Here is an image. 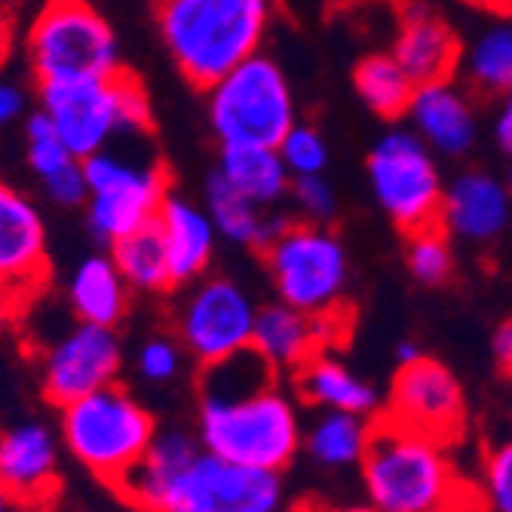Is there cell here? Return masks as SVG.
<instances>
[{"label": "cell", "instance_id": "cell-3", "mask_svg": "<svg viewBox=\"0 0 512 512\" xmlns=\"http://www.w3.org/2000/svg\"><path fill=\"white\" fill-rule=\"evenodd\" d=\"M273 0H166L160 34L178 71L212 86L261 50Z\"/></svg>", "mask_w": 512, "mask_h": 512}, {"label": "cell", "instance_id": "cell-30", "mask_svg": "<svg viewBox=\"0 0 512 512\" xmlns=\"http://www.w3.org/2000/svg\"><path fill=\"white\" fill-rule=\"evenodd\" d=\"M356 92L378 117L396 120L408 114L414 83L393 56H368L356 65Z\"/></svg>", "mask_w": 512, "mask_h": 512}, {"label": "cell", "instance_id": "cell-16", "mask_svg": "<svg viewBox=\"0 0 512 512\" xmlns=\"http://www.w3.org/2000/svg\"><path fill=\"white\" fill-rule=\"evenodd\" d=\"M62 439L40 421H25L0 433V488L19 506H40L59 485Z\"/></svg>", "mask_w": 512, "mask_h": 512}, {"label": "cell", "instance_id": "cell-25", "mask_svg": "<svg viewBox=\"0 0 512 512\" xmlns=\"http://www.w3.org/2000/svg\"><path fill=\"white\" fill-rule=\"evenodd\" d=\"M203 209L224 240L237 243V246H252L261 252L289 227L286 218H267L261 206L246 200L237 188H230L218 169L206 178V206Z\"/></svg>", "mask_w": 512, "mask_h": 512}, {"label": "cell", "instance_id": "cell-10", "mask_svg": "<svg viewBox=\"0 0 512 512\" xmlns=\"http://www.w3.org/2000/svg\"><path fill=\"white\" fill-rule=\"evenodd\" d=\"M283 509V479L279 473L252 470L215 457L200 448V454L184 467L154 512H279Z\"/></svg>", "mask_w": 512, "mask_h": 512}, {"label": "cell", "instance_id": "cell-46", "mask_svg": "<svg viewBox=\"0 0 512 512\" xmlns=\"http://www.w3.org/2000/svg\"><path fill=\"white\" fill-rule=\"evenodd\" d=\"M476 4H491V7H503V4H506V7H509L512 0H476Z\"/></svg>", "mask_w": 512, "mask_h": 512}, {"label": "cell", "instance_id": "cell-6", "mask_svg": "<svg viewBox=\"0 0 512 512\" xmlns=\"http://www.w3.org/2000/svg\"><path fill=\"white\" fill-rule=\"evenodd\" d=\"M28 59L37 83L120 71L117 37L89 0H50L28 31Z\"/></svg>", "mask_w": 512, "mask_h": 512}, {"label": "cell", "instance_id": "cell-39", "mask_svg": "<svg viewBox=\"0 0 512 512\" xmlns=\"http://www.w3.org/2000/svg\"><path fill=\"white\" fill-rule=\"evenodd\" d=\"M491 350H494V359H497L500 371H503L506 378H512V319H506V322L497 325Z\"/></svg>", "mask_w": 512, "mask_h": 512}, {"label": "cell", "instance_id": "cell-13", "mask_svg": "<svg viewBox=\"0 0 512 512\" xmlns=\"http://www.w3.org/2000/svg\"><path fill=\"white\" fill-rule=\"evenodd\" d=\"M40 86V114L53 123L65 148L86 160L108 148L120 135L117 114V83L111 77H83V80H56Z\"/></svg>", "mask_w": 512, "mask_h": 512}, {"label": "cell", "instance_id": "cell-40", "mask_svg": "<svg viewBox=\"0 0 512 512\" xmlns=\"http://www.w3.org/2000/svg\"><path fill=\"white\" fill-rule=\"evenodd\" d=\"M494 135H497V145L506 154H512V92L503 99V108L494 120Z\"/></svg>", "mask_w": 512, "mask_h": 512}, {"label": "cell", "instance_id": "cell-18", "mask_svg": "<svg viewBox=\"0 0 512 512\" xmlns=\"http://www.w3.org/2000/svg\"><path fill=\"white\" fill-rule=\"evenodd\" d=\"M509 215L512 197L500 178L488 172H463L442 194L439 224H445L460 240L491 243L503 234Z\"/></svg>", "mask_w": 512, "mask_h": 512}, {"label": "cell", "instance_id": "cell-9", "mask_svg": "<svg viewBox=\"0 0 512 512\" xmlns=\"http://www.w3.org/2000/svg\"><path fill=\"white\" fill-rule=\"evenodd\" d=\"M368 181L381 209L405 230L439 224L442 175L430 148L414 132L393 129L368 157Z\"/></svg>", "mask_w": 512, "mask_h": 512}, {"label": "cell", "instance_id": "cell-5", "mask_svg": "<svg viewBox=\"0 0 512 512\" xmlns=\"http://www.w3.org/2000/svg\"><path fill=\"white\" fill-rule=\"evenodd\" d=\"M209 126L221 148H276L295 126L289 80L273 59L255 53L209 86Z\"/></svg>", "mask_w": 512, "mask_h": 512}, {"label": "cell", "instance_id": "cell-8", "mask_svg": "<svg viewBox=\"0 0 512 512\" xmlns=\"http://www.w3.org/2000/svg\"><path fill=\"white\" fill-rule=\"evenodd\" d=\"M83 178L89 230L108 246L148 227L169 197L163 166L123 157L108 148L83 160Z\"/></svg>", "mask_w": 512, "mask_h": 512}, {"label": "cell", "instance_id": "cell-15", "mask_svg": "<svg viewBox=\"0 0 512 512\" xmlns=\"http://www.w3.org/2000/svg\"><path fill=\"white\" fill-rule=\"evenodd\" d=\"M46 227L37 206L0 181V292L22 301L46 279Z\"/></svg>", "mask_w": 512, "mask_h": 512}, {"label": "cell", "instance_id": "cell-21", "mask_svg": "<svg viewBox=\"0 0 512 512\" xmlns=\"http://www.w3.org/2000/svg\"><path fill=\"white\" fill-rule=\"evenodd\" d=\"M457 40L451 28L427 10H411L399 28L393 59L411 77L414 86L448 80L457 65Z\"/></svg>", "mask_w": 512, "mask_h": 512}, {"label": "cell", "instance_id": "cell-33", "mask_svg": "<svg viewBox=\"0 0 512 512\" xmlns=\"http://www.w3.org/2000/svg\"><path fill=\"white\" fill-rule=\"evenodd\" d=\"M276 151H279V157H283L292 178L322 175L325 166H329V145H325V138L313 126L295 123L283 135V142L276 145Z\"/></svg>", "mask_w": 512, "mask_h": 512}, {"label": "cell", "instance_id": "cell-44", "mask_svg": "<svg viewBox=\"0 0 512 512\" xmlns=\"http://www.w3.org/2000/svg\"><path fill=\"white\" fill-rule=\"evenodd\" d=\"M16 509H19L16 497L7 488H0V512H16Z\"/></svg>", "mask_w": 512, "mask_h": 512}, {"label": "cell", "instance_id": "cell-35", "mask_svg": "<svg viewBox=\"0 0 512 512\" xmlns=\"http://www.w3.org/2000/svg\"><path fill=\"white\" fill-rule=\"evenodd\" d=\"M485 512H512V442L485 454Z\"/></svg>", "mask_w": 512, "mask_h": 512}, {"label": "cell", "instance_id": "cell-32", "mask_svg": "<svg viewBox=\"0 0 512 512\" xmlns=\"http://www.w3.org/2000/svg\"><path fill=\"white\" fill-rule=\"evenodd\" d=\"M405 261H408V270H411V276L417 279V283H424V286L448 283L451 270H454V255H451V243L445 237L442 224L411 230Z\"/></svg>", "mask_w": 512, "mask_h": 512}, {"label": "cell", "instance_id": "cell-19", "mask_svg": "<svg viewBox=\"0 0 512 512\" xmlns=\"http://www.w3.org/2000/svg\"><path fill=\"white\" fill-rule=\"evenodd\" d=\"M408 117L414 123V135L421 138L427 148L445 157L467 154L476 142L473 108L451 80L414 86Z\"/></svg>", "mask_w": 512, "mask_h": 512}, {"label": "cell", "instance_id": "cell-22", "mask_svg": "<svg viewBox=\"0 0 512 512\" xmlns=\"http://www.w3.org/2000/svg\"><path fill=\"white\" fill-rule=\"evenodd\" d=\"M295 393L322 411H350L371 417V411L378 408V393L371 384H365L356 371L319 350L310 356L301 368H295Z\"/></svg>", "mask_w": 512, "mask_h": 512}, {"label": "cell", "instance_id": "cell-20", "mask_svg": "<svg viewBox=\"0 0 512 512\" xmlns=\"http://www.w3.org/2000/svg\"><path fill=\"white\" fill-rule=\"evenodd\" d=\"M160 240L166 249V264L172 286L197 283V279L209 270L212 255H215V237L218 230L206 209L184 197H166L157 218H154Z\"/></svg>", "mask_w": 512, "mask_h": 512}, {"label": "cell", "instance_id": "cell-4", "mask_svg": "<svg viewBox=\"0 0 512 512\" xmlns=\"http://www.w3.org/2000/svg\"><path fill=\"white\" fill-rule=\"evenodd\" d=\"M157 436L151 411L123 387L111 384L62 405L59 439L96 479L117 488Z\"/></svg>", "mask_w": 512, "mask_h": 512}, {"label": "cell", "instance_id": "cell-14", "mask_svg": "<svg viewBox=\"0 0 512 512\" xmlns=\"http://www.w3.org/2000/svg\"><path fill=\"white\" fill-rule=\"evenodd\" d=\"M120 341L108 325L77 322L62 338L50 344L40 362V384L43 396L59 408L96 393L102 387L117 384L120 375Z\"/></svg>", "mask_w": 512, "mask_h": 512}, {"label": "cell", "instance_id": "cell-2", "mask_svg": "<svg viewBox=\"0 0 512 512\" xmlns=\"http://www.w3.org/2000/svg\"><path fill=\"white\" fill-rule=\"evenodd\" d=\"M368 503L378 512H470L479 497L460 482L448 445L396 424L371 417L368 448L359 460Z\"/></svg>", "mask_w": 512, "mask_h": 512}, {"label": "cell", "instance_id": "cell-49", "mask_svg": "<svg viewBox=\"0 0 512 512\" xmlns=\"http://www.w3.org/2000/svg\"><path fill=\"white\" fill-rule=\"evenodd\" d=\"M470 512H482V509H470Z\"/></svg>", "mask_w": 512, "mask_h": 512}, {"label": "cell", "instance_id": "cell-41", "mask_svg": "<svg viewBox=\"0 0 512 512\" xmlns=\"http://www.w3.org/2000/svg\"><path fill=\"white\" fill-rule=\"evenodd\" d=\"M16 313H19V301L10 298L7 292H0V335H7V329L13 325Z\"/></svg>", "mask_w": 512, "mask_h": 512}, {"label": "cell", "instance_id": "cell-42", "mask_svg": "<svg viewBox=\"0 0 512 512\" xmlns=\"http://www.w3.org/2000/svg\"><path fill=\"white\" fill-rule=\"evenodd\" d=\"M10 46H13V31H10V22L4 19V13H0V65L7 62Z\"/></svg>", "mask_w": 512, "mask_h": 512}, {"label": "cell", "instance_id": "cell-48", "mask_svg": "<svg viewBox=\"0 0 512 512\" xmlns=\"http://www.w3.org/2000/svg\"><path fill=\"white\" fill-rule=\"evenodd\" d=\"M157 4H166V0H157Z\"/></svg>", "mask_w": 512, "mask_h": 512}, {"label": "cell", "instance_id": "cell-43", "mask_svg": "<svg viewBox=\"0 0 512 512\" xmlns=\"http://www.w3.org/2000/svg\"><path fill=\"white\" fill-rule=\"evenodd\" d=\"M424 353H421V347H417L414 341H402L399 347H396V362L399 365H408V362H414V359H421Z\"/></svg>", "mask_w": 512, "mask_h": 512}, {"label": "cell", "instance_id": "cell-38", "mask_svg": "<svg viewBox=\"0 0 512 512\" xmlns=\"http://www.w3.org/2000/svg\"><path fill=\"white\" fill-rule=\"evenodd\" d=\"M25 111V92L13 83L0 77V132L10 129Z\"/></svg>", "mask_w": 512, "mask_h": 512}, {"label": "cell", "instance_id": "cell-7", "mask_svg": "<svg viewBox=\"0 0 512 512\" xmlns=\"http://www.w3.org/2000/svg\"><path fill=\"white\" fill-rule=\"evenodd\" d=\"M264 264L283 304L307 316H332L344 310L350 264L344 243L329 227L289 224L264 249Z\"/></svg>", "mask_w": 512, "mask_h": 512}, {"label": "cell", "instance_id": "cell-29", "mask_svg": "<svg viewBox=\"0 0 512 512\" xmlns=\"http://www.w3.org/2000/svg\"><path fill=\"white\" fill-rule=\"evenodd\" d=\"M111 261L117 264L120 276L129 289L138 292H166L172 289V276L166 264V249L160 240V230L151 221L148 227L117 240L111 246Z\"/></svg>", "mask_w": 512, "mask_h": 512}, {"label": "cell", "instance_id": "cell-17", "mask_svg": "<svg viewBox=\"0 0 512 512\" xmlns=\"http://www.w3.org/2000/svg\"><path fill=\"white\" fill-rule=\"evenodd\" d=\"M344 313V310H341ZM341 313L332 316H307L289 304H270L258 307L255 332H252V350L273 368V371H295L310 356L325 350L341 332L338 322Z\"/></svg>", "mask_w": 512, "mask_h": 512}, {"label": "cell", "instance_id": "cell-34", "mask_svg": "<svg viewBox=\"0 0 512 512\" xmlns=\"http://www.w3.org/2000/svg\"><path fill=\"white\" fill-rule=\"evenodd\" d=\"M138 378L148 384H169L181 375V344L172 338H148L135 356Z\"/></svg>", "mask_w": 512, "mask_h": 512}, {"label": "cell", "instance_id": "cell-1", "mask_svg": "<svg viewBox=\"0 0 512 512\" xmlns=\"http://www.w3.org/2000/svg\"><path fill=\"white\" fill-rule=\"evenodd\" d=\"M276 371L249 347L206 365L197 442L230 463L283 473L301 451V417L273 384Z\"/></svg>", "mask_w": 512, "mask_h": 512}, {"label": "cell", "instance_id": "cell-11", "mask_svg": "<svg viewBox=\"0 0 512 512\" xmlns=\"http://www.w3.org/2000/svg\"><path fill=\"white\" fill-rule=\"evenodd\" d=\"M258 307L227 276H200L178 307V344L197 362L215 365L252 347Z\"/></svg>", "mask_w": 512, "mask_h": 512}, {"label": "cell", "instance_id": "cell-47", "mask_svg": "<svg viewBox=\"0 0 512 512\" xmlns=\"http://www.w3.org/2000/svg\"><path fill=\"white\" fill-rule=\"evenodd\" d=\"M503 184H506V191H509V197H512V163H509V172H506V181H503Z\"/></svg>", "mask_w": 512, "mask_h": 512}, {"label": "cell", "instance_id": "cell-31", "mask_svg": "<svg viewBox=\"0 0 512 512\" xmlns=\"http://www.w3.org/2000/svg\"><path fill=\"white\" fill-rule=\"evenodd\" d=\"M470 80L485 92H512V25L485 31L467 56Z\"/></svg>", "mask_w": 512, "mask_h": 512}, {"label": "cell", "instance_id": "cell-26", "mask_svg": "<svg viewBox=\"0 0 512 512\" xmlns=\"http://www.w3.org/2000/svg\"><path fill=\"white\" fill-rule=\"evenodd\" d=\"M68 301L80 322L114 329L129 307V286L111 255H89L77 264L68 279Z\"/></svg>", "mask_w": 512, "mask_h": 512}, {"label": "cell", "instance_id": "cell-24", "mask_svg": "<svg viewBox=\"0 0 512 512\" xmlns=\"http://www.w3.org/2000/svg\"><path fill=\"white\" fill-rule=\"evenodd\" d=\"M25 142H28L31 172L37 175L43 194L59 206H80L86 200L83 160L65 148L53 123L43 114H34L25 129Z\"/></svg>", "mask_w": 512, "mask_h": 512}, {"label": "cell", "instance_id": "cell-27", "mask_svg": "<svg viewBox=\"0 0 512 512\" xmlns=\"http://www.w3.org/2000/svg\"><path fill=\"white\" fill-rule=\"evenodd\" d=\"M218 172L230 188H237L246 200L267 209L276 206L292 188V175L276 148L261 145H230L221 148Z\"/></svg>", "mask_w": 512, "mask_h": 512}, {"label": "cell", "instance_id": "cell-45", "mask_svg": "<svg viewBox=\"0 0 512 512\" xmlns=\"http://www.w3.org/2000/svg\"><path fill=\"white\" fill-rule=\"evenodd\" d=\"M332 512H378V509L368 503V506H344V509H332Z\"/></svg>", "mask_w": 512, "mask_h": 512}, {"label": "cell", "instance_id": "cell-37", "mask_svg": "<svg viewBox=\"0 0 512 512\" xmlns=\"http://www.w3.org/2000/svg\"><path fill=\"white\" fill-rule=\"evenodd\" d=\"M295 200L298 206L304 209V215L316 224H325L332 215H335V191L332 184L325 181L322 175H304V178H295Z\"/></svg>", "mask_w": 512, "mask_h": 512}, {"label": "cell", "instance_id": "cell-12", "mask_svg": "<svg viewBox=\"0 0 512 512\" xmlns=\"http://www.w3.org/2000/svg\"><path fill=\"white\" fill-rule=\"evenodd\" d=\"M396 424L433 436L445 445L457 442L467 433V405L463 390L451 368L421 356L408 365H399L393 390H390V411Z\"/></svg>", "mask_w": 512, "mask_h": 512}, {"label": "cell", "instance_id": "cell-36", "mask_svg": "<svg viewBox=\"0 0 512 512\" xmlns=\"http://www.w3.org/2000/svg\"><path fill=\"white\" fill-rule=\"evenodd\" d=\"M117 83V114H120V132L135 135V132H148L151 129V102L145 86L138 83L129 71L114 74Z\"/></svg>", "mask_w": 512, "mask_h": 512}, {"label": "cell", "instance_id": "cell-28", "mask_svg": "<svg viewBox=\"0 0 512 512\" xmlns=\"http://www.w3.org/2000/svg\"><path fill=\"white\" fill-rule=\"evenodd\" d=\"M371 417L350 411H322L301 439V448L325 470L353 467L368 448Z\"/></svg>", "mask_w": 512, "mask_h": 512}, {"label": "cell", "instance_id": "cell-23", "mask_svg": "<svg viewBox=\"0 0 512 512\" xmlns=\"http://www.w3.org/2000/svg\"><path fill=\"white\" fill-rule=\"evenodd\" d=\"M197 454H200L197 436L184 433V430L157 433L148 454L138 460L135 467L126 473V479L117 485L120 497L129 500L135 509L154 512V506L163 497V491L169 488V482L188 467Z\"/></svg>", "mask_w": 512, "mask_h": 512}]
</instances>
